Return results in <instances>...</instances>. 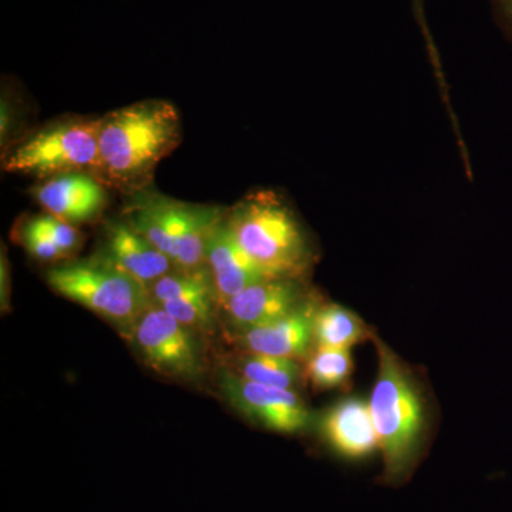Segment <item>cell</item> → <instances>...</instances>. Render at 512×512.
<instances>
[{"mask_svg": "<svg viewBox=\"0 0 512 512\" xmlns=\"http://www.w3.org/2000/svg\"><path fill=\"white\" fill-rule=\"evenodd\" d=\"M183 140L181 117L164 100L138 101L101 117L99 180L130 195L151 187L158 164Z\"/></svg>", "mask_w": 512, "mask_h": 512, "instance_id": "1", "label": "cell"}, {"mask_svg": "<svg viewBox=\"0 0 512 512\" xmlns=\"http://www.w3.org/2000/svg\"><path fill=\"white\" fill-rule=\"evenodd\" d=\"M225 221L238 244L268 278L302 279L311 268V242L279 192H249L228 210Z\"/></svg>", "mask_w": 512, "mask_h": 512, "instance_id": "2", "label": "cell"}, {"mask_svg": "<svg viewBox=\"0 0 512 512\" xmlns=\"http://www.w3.org/2000/svg\"><path fill=\"white\" fill-rule=\"evenodd\" d=\"M379 373L370 412L383 451L384 481L402 483L416 466L426 430V409L413 376L382 340L375 339Z\"/></svg>", "mask_w": 512, "mask_h": 512, "instance_id": "3", "label": "cell"}, {"mask_svg": "<svg viewBox=\"0 0 512 512\" xmlns=\"http://www.w3.org/2000/svg\"><path fill=\"white\" fill-rule=\"evenodd\" d=\"M124 220L171 258L177 268L205 265L208 239L228 210L144 190L128 195Z\"/></svg>", "mask_w": 512, "mask_h": 512, "instance_id": "4", "label": "cell"}, {"mask_svg": "<svg viewBox=\"0 0 512 512\" xmlns=\"http://www.w3.org/2000/svg\"><path fill=\"white\" fill-rule=\"evenodd\" d=\"M46 281L59 295L121 329L133 330L137 320L153 305L143 285L100 255L55 266L47 271Z\"/></svg>", "mask_w": 512, "mask_h": 512, "instance_id": "5", "label": "cell"}, {"mask_svg": "<svg viewBox=\"0 0 512 512\" xmlns=\"http://www.w3.org/2000/svg\"><path fill=\"white\" fill-rule=\"evenodd\" d=\"M100 120L66 119L40 128L10 151L3 168L40 181L73 173L99 178Z\"/></svg>", "mask_w": 512, "mask_h": 512, "instance_id": "6", "label": "cell"}, {"mask_svg": "<svg viewBox=\"0 0 512 512\" xmlns=\"http://www.w3.org/2000/svg\"><path fill=\"white\" fill-rule=\"evenodd\" d=\"M131 335L144 362L160 375L184 380H194L201 375L197 332L175 320L160 306L151 305L137 320Z\"/></svg>", "mask_w": 512, "mask_h": 512, "instance_id": "7", "label": "cell"}, {"mask_svg": "<svg viewBox=\"0 0 512 512\" xmlns=\"http://www.w3.org/2000/svg\"><path fill=\"white\" fill-rule=\"evenodd\" d=\"M220 389L232 407L265 429L295 434L308 429L311 413L293 390L251 382L237 373L222 370Z\"/></svg>", "mask_w": 512, "mask_h": 512, "instance_id": "8", "label": "cell"}, {"mask_svg": "<svg viewBox=\"0 0 512 512\" xmlns=\"http://www.w3.org/2000/svg\"><path fill=\"white\" fill-rule=\"evenodd\" d=\"M151 302L195 332L211 333L220 306L214 278L207 265L174 268L150 289Z\"/></svg>", "mask_w": 512, "mask_h": 512, "instance_id": "9", "label": "cell"}, {"mask_svg": "<svg viewBox=\"0 0 512 512\" xmlns=\"http://www.w3.org/2000/svg\"><path fill=\"white\" fill-rule=\"evenodd\" d=\"M302 279L266 278L247 286L222 308L237 332L284 318L309 298Z\"/></svg>", "mask_w": 512, "mask_h": 512, "instance_id": "10", "label": "cell"}, {"mask_svg": "<svg viewBox=\"0 0 512 512\" xmlns=\"http://www.w3.org/2000/svg\"><path fill=\"white\" fill-rule=\"evenodd\" d=\"M32 192L47 214L73 225L96 220L109 202V187L87 173L49 178L37 184Z\"/></svg>", "mask_w": 512, "mask_h": 512, "instance_id": "11", "label": "cell"}, {"mask_svg": "<svg viewBox=\"0 0 512 512\" xmlns=\"http://www.w3.org/2000/svg\"><path fill=\"white\" fill-rule=\"evenodd\" d=\"M138 284L150 289L175 266L171 258L151 244L126 220L109 222L104 232L103 249L99 254Z\"/></svg>", "mask_w": 512, "mask_h": 512, "instance_id": "12", "label": "cell"}, {"mask_svg": "<svg viewBox=\"0 0 512 512\" xmlns=\"http://www.w3.org/2000/svg\"><path fill=\"white\" fill-rule=\"evenodd\" d=\"M320 303L309 296L303 305L284 318L238 332L237 342L245 352L299 360L311 352L313 318Z\"/></svg>", "mask_w": 512, "mask_h": 512, "instance_id": "13", "label": "cell"}, {"mask_svg": "<svg viewBox=\"0 0 512 512\" xmlns=\"http://www.w3.org/2000/svg\"><path fill=\"white\" fill-rule=\"evenodd\" d=\"M320 431L339 456L359 460L380 448L370 404L349 397L330 407L320 420Z\"/></svg>", "mask_w": 512, "mask_h": 512, "instance_id": "14", "label": "cell"}, {"mask_svg": "<svg viewBox=\"0 0 512 512\" xmlns=\"http://www.w3.org/2000/svg\"><path fill=\"white\" fill-rule=\"evenodd\" d=\"M205 265L214 278L221 308L242 289L268 278L238 244L225 218L208 239Z\"/></svg>", "mask_w": 512, "mask_h": 512, "instance_id": "15", "label": "cell"}, {"mask_svg": "<svg viewBox=\"0 0 512 512\" xmlns=\"http://www.w3.org/2000/svg\"><path fill=\"white\" fill-rule=\"evenodd\" d=\"M372 338L359 316L336 303H325L313 318V340L316 348L350 349L356 343Z\"/></svg>", "mask_w": 512, "mask_h": 512, "instance_id": "16", "label": "cell"}, {"mask_svg": "<svg viewBox=\"0 0 512 512\" xmlns=\"http://www.w3.org/2000/svg\"><path fill=\"white\" fill-rule=\"evenodd\" d=\"M234 370L238 376L251 382L286 390H293L302 376L298 360L254 352L239 355L235 359Z\"/></svg>", "mask_w": 512, "mask_h": 512, "instance_id": "17", "label": "cell"}, {"mask_svg": "<svg viewBox=\"0 0 512 512\" xmlns=\"http://www.w3.org/2000/svg\"><path fill=\"white\" fill-rule=\"evenodd\" d=\"M353 360L350 349L316 348L306 362L303 376L316 389H336L349 382Z\"/></svg>", "mask_w": 512, "mask_h": 512, "instance_id": "18", "label": "cell"}, {"mask_svg": "<svg viewBox=\"0 0 512 512\" xmlns=\"http://www.w3.org/2000/svg\"><path fill=\"white\" fill-rule=\"evenodd\" d=\"M413 12L414 18H416L417 25L423 35L424 43H426L427 53H429V59L431 66H433L434 76H436L437 83L441 90V97H443L444 106L450 114V119L453 121L454 133H456L458 147H460L461 153H467L466 144H464L463 136H461L460 128H458V121L456 114H454L453 107H451L450 96H448V89L446 76L443 72V64H441L440 53L437 50L436 43H434L433 35L429 28V22L426 19V13H424V2L423 0H413Z\"/></svg>", "mask_w": 512, "mask_h": 512, "instance_id": "19", "label": "cell"}, {"mask_svg": "<svg viewBox=\"0 0 512 512\" xmlns=\"http://www.w3.org/2000/svg\"><path fill=\"white\" fill-rule=\"evenodd\" d=\"M32 222L37 228L46 232V234L69 256L79 251V248L82 247L83 235L80 234L76 225L60 220V218L52 214H47V212L46 214L37 215V217L32 218Z\"/></svg>", "mask_w": 512, "mask_h": 512, "instance_id": "20", "label": "cell"}, {"mask_svg": "<svg viewBox=\"0 0 512 512\" xmlns=\"http://www.w3.org/2000/svg\"><path fill=\"white\" fill-rule=\"evenodd\" d=\"M22 241L30 255L43 262H57L69 258L59 245L46 232L37 228L32 220L22 229Z\"/></svg>", "mask_w": 512, "mask_h": 512, "instance_id": "21", "label": "cell"}, {"mask_svg": "<svg viewBox=\"0 0 512 512\" xmlns=\"http://www.w3.org/2000/svg\"><path fill=\"white\" fill-rule=\"evenodd\" d=\"M495 25L512 45V0H490Z\"/></svg>", "mask_w": 512, "mask_h": 512, "instance_id": "22", "label": "cell"}, {"mask_svg": "<svg viewBox=\"0 0 512 512\" xmlns=\"http://www.w3.org/2000/svg\"><path fill=\"white\" fill-rule=\"evenodd\" d=\"M2 308H8L9 306V264L8 259L5 258V249L2 251Z\"/></svg>", "mask_w": 512, "mask_h": 512, "instance_id": "23", "label": "cell"}]
</instances>
